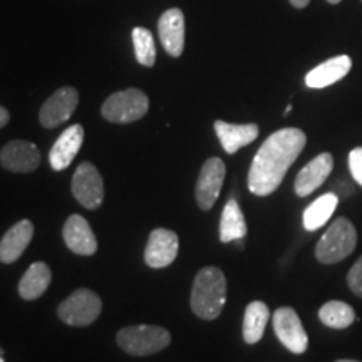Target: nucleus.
<instances>
[{
    "label": "nucleus",
    "mask_w": 362,
    "mask_h": 362,
    "mask_svg": "<svg viewBox=\"0 0 362 362\" xmlns=\"http://www.w3.org/2000/svg\"><path fill=\"white\" fill-rule=\"evenodd\" d=\"M62 237H64V242L69 247V250L78 253V255L89 257L94 255L98 250L96 235H94L88 220L83 218L81 215H71L67 218L64 230H62Z\"/></svg>",
    "instance_id": "obj_15"
},
{
    "label": "nucleus",
    "mask_w": 362,
    "mask_h": 362,
    "mask_svg": "<svg viewBox=\"0 0 362 362\" xmlns=\"http://www.w3.org/2000/svg\"><path fill=\"white\" fill-rule=\"evenodd\" d=\"M158 34L165 51L180 57L185 51V16L180 8H168L158 21Z\"/></svg>",
    "instance_id": "obj_14"
},
{
    "label": "nucleus",
    "mask_w": 362,
    "mask_h": 362,
    "mask_svg": "<svg viewBox=\"0 0 362 362\" xmlns=\"http://www.w3.org/2000/svg\"><path fill=\"white\" fill-rule=\"evenodd\" d=\"M270 319V310L267 304L260 300L247 305L243 317V341L247 344H257L264 337L267 322Z\"/></svg>",
    "instance_id": "obj_22"
},
{
    "label": "nucleus",
    "mask_w": 362,
    "mask_h": 362,
    "mask_svg": "<svg viewBox=\"0 0 362 362\" xmlns=\"http://www.w3.org/2000/svg\"><path fill=\"white\" fill-rule=\"evenodd\" d=\"M339 197L336 193H325L320 198H317L314 203H310L304 211V226L309 232L320 228L327 223L334 211L337 210Z\"/></svg>",
    "instance_id": "obj_23"
},
{
    "label": "nucleus",
    "mask_w": 362,
    "mask_h": 362,
    "mask_svg": "<svg viewBox=\"0 0 362 362\" xmlns=\"http://www.w3.org/2000/svg\"><path fill=\"white\" fill-rule=\"evenodd\" d=\"M133 44L136 61L144 67H153L156 61V47L151 30L144 27H134L133 29Z\"/></svg>",
    "instance_id": "obj_25"
},
{
    "label": "nucleus",
    "mask_w": 362,
    "mask_h": 362,
    "mask_svg": "<svg viewBox=\"0 0 362 362\" xmlns=\"http://www.w3.org/2000/svg\"><path fill=\"white\" fill-rule=\"evenodd\" d=\"M84 141V128L81 124H72L64 133L57 138L54 146L49 153V161L56 171L66 170L72 160L78 156L81 146Z\"/></svg>",
    "instance_id": "obj_16"
},
{
    "label": "nucleus",
    "mask_w": 362,
    "mask_h": 362,
    "mask_svg": "<svg viewBox=\"0 0 362 362\" xmlns=\"http://www.w3.org/2000/svg\"><path fill=\"white\" fill-rule=\"evenodd\" d=\"M336 362H359V361H352V359H341V361H336Z\"/></svg>",
    "instance_id": "obj_31"
},
{
    "label": "nucleus",
    "mask_w": 362,
    "mask_h": 362,
    "mask_svg": "<svg viewBox=\"0 0 362 362\" xmlns=\"http://www.w3.org/2000/svg\"><path fill=\"white\" fill-rule=\"evenodd\" d=\"M0 362H4V359H2V356H0Z\"/></svg>",
    "instance_id": "obj_34"
},
{
    "label": "nucleus",
    "mask_w": 362,
    "mask_h": 362,
    "mask_svg": "<svg viewBox=\"0 0 362 362\" xmlns=\"http://www.w3.org/2000/svg\"><path fill=\"white\" fill-rule=\"evenodd\" d=\"M72 194L88 210H96L104 200V181L90 163H81L72 176Z\"/></svg>",
    "instance_id": "obj_8"
},
{
    "label": "nucleus",
    "mask_w": 362,
    "mask_h": 362,
    "mask_svg": "<svg viewBox=\"0 0 362 362\" xmlns=\"http://www.w3.org/2000/svg\"><path fill=\"white\" fill-rule=\"evenodd\" d=\"M2 354H4V351H2V349H0V356H2Z\"/></svg>",
    "instance_id": "obj_33"
},
{
    "label": "nucleus",
    "mask_w": 362,
    "mask_h": 362,
    "mask_svg": "<svg viewBox=\"0 0 362 362\" xmlns=\"http://www.w3.org/2000/svg\"><path fill=\"white\" fill-rule=\"evenodd\" d=\"M247 235V221L237 200H228L221 211L220 240L223 243L238 242Z\"/></svg>",
    "instance_id": "obj_21"
},
{
    "label": "nucleus",
    "mask_w": 362,
    "mask_h": 362,
    "mask_svg": "<svg viewBox=\"0 0 362 362\" xmlns=\"http://www.w3.org/2000/svg\"><path fill=\"white\" fill-rule=\"evenodd\" d=\"M327 2L329 4H339V2H341V0H327Z\"/></svg>",
    "instance_id": "obj_32"
},
{
    "label": "nucleus",
    "mask_w": 362,
    "mask_h": 362,
    "mask_svg": "<svg viewBox=\"0 0 362 362\" xmlns=\"http://www.w3.org/2000/svg\"><path fill=\"white\" fill-rule=\"evenodd\" d=\"M352 67V61L349 56H337L329 59L317 67H314L309 74L305 76V84L312 89H322L330 84H336L337 81L346 78Z\"/></svg>",
    "instance_id": "obj_18"
},
{
    "label": "nucleus",
    "mask_w": 362,
    "mask_h": 362,
    "mask_svg": "<svg viewBox=\"0 0 362 362\" xmlns=\"http://www.w3.org/2000/svg\"><path fill=\"white\" fill-rule=\"evenodd\" d=\"M292 111V104H288V106L287 107H285V112H284V115L285 116H287L288 115V112H291Z\"/></svg>",
    "instance_id": "obj_30"
},
{
    "label": "nucleus",
    "mask_w": 362,
    "mask_h": 362,
    "mask_svg": "<svg viewBox=\"0 0 362 362\" xmlns=\"http://www.w3.org/2000/svg\"><path fill=\"white\" fill-rule=\"evenodd\" d=\"M215 133L218 136L221 146L228 155L237 153L240 148L253 143L259 136L257 124H232L226 121H215Z\"/></svg>",
    "instance_id": "obj_19"
},
{
    "label": "nucleus",
    "mask_w": 362,
    "mask_h": 362,
    "mask_svg": "<svg viewBox=\"0 0 362 362\" xmlns=\"http://www.w3.org/2000/svg\"><path fill=\"white\" fill-rule=\"evenodd\" d=\"M192 310L203 320H214L226 302V279L216 267H205L197 274L192 288Z\"/></svg>",
    "instance_id": "obj_2"
},
{
    "label": "nucleus",
    "mask_w": 362,
    "mask_h": 362,
    "mask_svg": "<svg viewBox=\"0 0 362 362\" xmlns=\"http://www.w3.org/2000/svg\"><path fill=\"white\" fill-rule=\"evenodd\" d=\"M79 104V93L71 86L57 89L51 98L42 104L39 112V121L44 128L52 129L66 123Z\"/></svg>",
    "instance_id": "obj_9"
},
{
    "label": "nucleus",
    "mask_w": 362,
    "mask_h": 362,
    "mask_svg": "<svg viewBox=\"0 0 362 362\" xmlns=\"http://www.w3.org/2000/svg\"><path fill=\"white\" fill-rule=\"evenodd\" d=\"M357 245V232L352 221L337 218L320 237L315 247V257L320 264H337L351 255Z\"/></svg>",
    "instance_id": "obj_3"
},
{
    "label": "nucleus",
    "mask_w": 362,
    "mask_h": 362,
    "mask_svg": "<svg viewBox=\"0 0 362 362\" xmlns=\"http://www.w3.org/2000/svg\"><path fill=\"white\" fill-rule=\"evenodd\" d=\"M274 330L279 341L293 354H304L309 347V337L300 317L292 307H280L274 314Z\"/></svg>",
    "instance_id": "obj_7"
},
{
    "label": "nucleus",
    "mask_w": 362,
    "mask_h": 362,
    "mask_svg": "<svg viewBox=\"0 0 362 362\" xmlns=\"http://www.w3.org/2000/svg\"><path fill=\"white\" fill-rule=\"evenodd\" d=\"M305 143V133L297 128H284L270 134L252 161L248 171V189L257 197L274 193L293 161L304 151Z\"/></svg>",
    "instance_id": "obj_1"
},
{
    "label": "nucleus",
    "mask_w": 362,
    "mask_h": 362,
    "mask_svg": "<svg viewBox=\"0 0 362 362\" xmlns=\"http://www.w3.org/2000/svg\"><path fill=\"white\" fill-rule=\"evenodd\" d=\"M225 173L226 166L220 158H210L205 161L197 183V203L202 210H210L218 200Z\"/></svg>",
    "instance_id": "obj_10"
},
{
    "label": "nucleus",
    "mask_w": 362,
    "mask_h": 362,
    "mask_svg": "<svg viewBox=\"0 0 362 362\" xmlns=\"http://www.w3.org/2000/svg\"><path fill=\"white\" fill-rule=\"evenodd\" d=\"M103 310V302L98 293L89 288H79L59 305L57 315L62 322L72 327H84L93 324Z\"/></svg>",
    "instance_id": "obj_6"
},
{
    "label": "nucleus",
    "mask_w": 362,
    "mask_h": 362,
    "mask_svg": "<svg viewBox=\"0 0 362 362\" xmlns=\"http://www.w3.org/2000/svg\"><path fill=\"white\" fill-rule=\"evenodd\" d=\"M52 274L47 264L44 262H35L27 269L24 277L19 282V293L25 300H34L39 298L42 293L47 291L49 284H51Z\"/></svg>",
    "instance_id": "obj_20"
},
{
    "label": "nucleus",
    "mask_w": 362,
    "mask_h": 362,
    "mask_svg": "<svg viewBox=\"0 0 362 362\" xmlns=\"http://www.w3.org/2000/svg\"><path fill=\"white\" fill-rule=\"evenodd\" d=\"M148 96L139 89H124L111 94L103 104V116L116 124H128L141 119L148 112Z\"/></svg>",
    "instance_id": "obj_5"
},
{
    "label": "nucleus",
    "mask_w": 362,
    "mask_h": 362,
    "mask_svg": "<svg viewBox=\"0 0 362 362\" xmlns=\"http://www.w3.org/2000/svg\"><path fill=\"white\" fill-rule=\"evenodd\" d=\"M0 165L12 173H30L40 165V151L35 144L13 139L0 149Z\"/></svg>",
    "instance_id": "obj_12"
},
{
    "label": "nucleus",
    "mask_w": 362,
    "mask_h": 362,
    "mask_svg": "<svg viewBox=\"0 0 362 362\" xmlns=\"http://www.w3.org/2000/svg\"><path fill=\"white\" fill-rule=\"evenodd\" d=\"M34 237V225L29 220H21L12 228H8L2 240H0V262L2 264H13L21 259L27 245Z\"/></svg>",
    "instance_id": "obj_17"
},
{
    "label": "nucleus",
    "mask_w": 362,
    "mask_h": 362,
    "mask_svg": "<svg viewBox=\"0 0 362 362\" xmlns=\"http://www.w3.org/2000/svg\"><path fill=\"white\" fill-rule=\"evenodd\" d=\"M178 248V235L171 230L156 228L149 235L146 250H144V262L151 269H165L175 262Z\"/></svg>",
    "instance_id": "obj_11"
},
{
    "label": "nucleus",
    "mask_w": 362,
    "mask_h": 362,
    "mask_svg": "<svg viewBox=\"0 0 362 362\" xmlns=\"http://www.w3.org/2000/svg\"><path fill=\"white\" fill-rule=\"evenodd\" d=\"M291 4L296 8H304L310 4V0H291Z\"/></svg>",
    "instance_id": "obj_29"
},
{
    "label": "nucleus",
    "mask_w": 362,
    "mask_h": 362,
    "mask_svg": "<svg viewBox=\"0 0 362 362\" xmlns=\"http://www.w3.org/2000/svg\"><path fill=\"white\" fill-rule=\"evenodd\" d=\"M349 170L352 178L362 187V148H354L349 153Z\"/></svg>",
    "instance_id": "obj_27"
},
{
    "label": "nucleus",
    "mask_w": 362,
    "mask_h": 362,
    "mask_svg": "<svg viewBox=\"0 0 362 362\" xmlns=\"http://www.w3.org/2000/svg\"><path fill=\"white\" fill-rule=\"evenodd\" d=\"M319 319L330 329H346L356 320V312L346 302L330 300L320 307Z\"/></svg>",
    "instance_id": "obj_24"
},
{
    "label": "nucleus",
    "mask_w": 362,
    "mask_h": 362,
    "mask_svg": "<svg viewBox=\"0 0 362 362\" xmlns=\"http://www.w3.org/2000/svg\"><path fill=\"white\" fill-rule=\"evenodd\" d=\"M347 285L357 297L362 298V257L351 267L349 274H347Z\"/></svg>",
    "instance_id": "obj_26"
},
{
    "label": "nucleus",
    "mask_w": 362,
    "mask_h": 362,
    "mask_svg": "<svg viewBox=\"0 0 362 362\" xmlns=\"http://www.w3.org/2000/svg\"><path fill=\"white\" fill-rule=\"evenodd\" d=\"M334 170V158L330 153H320L319 156H315L314 160L307 163V165L298 171L296 178V193L298 197H309L310 193H314L317 188H320L324 185V181L329 178V175Z\"/></svg>",
    "instance_id": "obj_13"
},
{
    "label": "nucleus",
    "mask_w": 362,
    "mask_h": 362,
    "mask_svg": "<svg viewBox=\"0 0 362 362\" xmlns=\"http://www.w3.org/2000/svg\"><path fill=\"white\" fill-rule=\"evenodd\" d=\"M8 121H11V115H8V111L6 110V107L0 106V129L6 128V126L8 124Z\"/></svg>",
    "instance_id": "obj_28"
},
{
    "label": "nucleus",
    "mask_w": 362,
    "mask_h": 362,
    "mask_svg": "<svg viewBox=\"0 0 362 362\" xmlns=\"http://www.w3.org/2000/svg\"><path fill=\"white\" fill-rule=\"evenodd\" d=\"M171 336L160 325H129L117 332V344L131 356H151L168 347Z\"/></svg>",
    "instance_id": "obj_4"
}]
</instances>
